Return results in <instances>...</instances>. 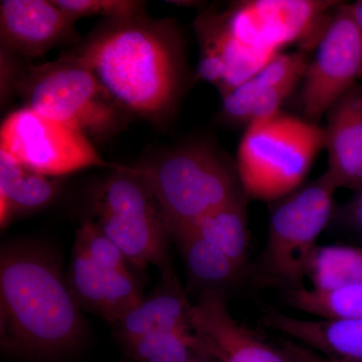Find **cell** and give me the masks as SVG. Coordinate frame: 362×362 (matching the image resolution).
I'll return each instance as SVG.
<instances>
[{"instance_id": "1", "label": "cell", "mask_w": 362, "mask_h": 362, "mask_svg": "<svg viewBox=\"0 0 362 362\" xmlns=\"http://www.w3.org/2000/svg\"><path fill=\"white\" fill-rule=\"evenodd\" d=\"M65 54L92 71L126 113L153 123L173 115L185 76L182 40L173 21L106 20Z\"/></svg>"}, {"instance_id": "2", "label": "cell", "mask_w": 362, "mask_h": 362, "mask_svg": "<svg viewBox=\"0 0 362 362\" xmlns=\"http://www.w3.org/2000/svg\"><path fill=\"white\" fill-rule=\"evenodd\" d=\"M84 332L80 305L58 256L42 245L13 243L0 254V334L6 349L52 356Z\"/></svg>"}, {"instance_id": "3", "label": "cell", "mask_w": 362, "mask_h": 362, "mask_svg": "<svg viewBox=\"0 0 362 362\" xmlns=\"http://www.w3.org/2000/svg\"><path fill=\"white\" fill-rule=\"evenodd\" d=\"M2 90L11 88L25 107L66 124L89 138L118 134L129 114L119 108L94 74L62 54L40 65H13L9 54L1 65Z\"/></svg>"}, {"instance_id": "4", "label": "cell", "mask_w": 362, "mask_h": 362, "mask_svg": "<svg viewBox=\"0 0 362 362\" xmlns=\"http://www.w3.org/2000/svg\"><path fill=\"white\" fill-rule=\"evenodd\" d=\"M130 168L153 195L170 233L246 197L237 165L204 142L180 145Z\"/></svg>"}, {"instance_id": "5", "label": "cell", "mask_w": 362, "mask_h": 362, "mask_svg": "<svg viewBox=\"0 0 362 362\" xmlns=\"http://www.w3.org/2000/svg\"><path fill=\"white\" fill-rule=\"evenodd\" d=\"M324 146V128L305 118L280 112L266 122L247 124L235 163L244 194L263 202L292 194Z\"/></svg>"}, {"instance_id": "6", "label": "cell", "mask_w": 362, "mask_h": 362, "mask_svg": "<svg viewBox=\"0 0 362 362\" xmlns=\"http://www.w3.org/2000/svg\"><path fill=\"white\" fill-rule=\"evenodd\" d=\"M337 189L324 173L277 201L259 263L262 282L286 291L304 287L317 240L332 220Z\"/></svg>"}, {"instance_id": "7", "label": "cell", "mask_w": 362, "mask_h": 362, "mask_svg": "<svg viewBox=\"0 0 362 362\" xmlns=\"http://www.w3.org/2000/svg\"><path fill=\"white\" fill-rule=\"evenodd\" d=\"M90 218L119 247L135 268L165 266L171 233L148 187L130 166L115 173L96 187Z\"/></svg>"}, {"instance_id": "8", "label": "cell", "mask_w": 362, "mask_h": 362, "mask_svg": "<svg viewBox=\"0 0 362 362\" xmlns=\"http://www.w3.org/2000/svg\"><path fill=\"white\" fill-rule=\"evenodd\" d=\"M0 149L25 168L59 177L90 168H113L81 131L23 107L1 124Z\"/></svg>"}, {"instance_id": "9", "label": "cell", "mask_w": 362, "mask_h": 362, "mask_svg": "<svg viewBox=\"0 0 362 362\" xmlns=\"http://www.w3.org/2000/svg\"><path fill=\"white\" fill-rule=\"evenodd\" d=\"M362 78V37L351 4H340L318 42L303 78L300 104L304 118L317 123Z\"/></svg>"}, {"instance_id": "10", "label": "cell", "mask_w": 362, "mask_h": 362, "mask_svg": "<svg viewBox=\"0 0 362 362\" xmlns=\"http://www.w3.org/2000/svg\"><path fill=\"white\" fill-rule=\"evenodd\" d=\"M337 6L329 1L245 2L225 13L230 35L247 49L274 57L278 49L293 40L308 39L324 13Z\"/></svg>"}, {"instance_id": "11", "label": "cell", "mask_w": 362, "mask_h": 362, "mask_svg": "<svg viewBox=\"0 0 362 362\" xmlns=\"http://www.w3.org/2000/svg\"><path fill=\"white\" fill-rule=\"evenodd\" d=\"M76 21L52 0H2L1 49L18 58L33 59L62 45L78 44Z\"/></svg>"}, {"instance_id": "12", "label": "cell", "mask_w": 362, "mask_h": 362, "mask_svg": "<svg viewBox=\"0 0 362 362\" xmlns=\"http://www.w3.org/2000/svg\"><path fill=\"white\" fill-rule=\"evenodd\" d=\"M192 332L206 356L220 362H292L235 320L223 296L206 289L190 309Z\"/></svg>"}, {"instance_id": "13", "label": "cell", "mask_w": 362, "mask_h": 362, "mask_svg": "<svg viewBox=\"0 0 362 362\" xmlns=\"http://www.w3.org/2000/svg\"><path fill=\"white\" fill-rule=\"evenodd\" d=\"M68 282L80 307L97 312L114 326L143 300L128 265L90 258L76 246Z\"/></svg>"}, {"instance_id": "14", "label": "cell", "mask_w": 362, "mask_h": 362, "mask_svg": "<svg viewBox=\"0 0 362 362\" xmlns=\"http://www.w3.org/2000/svg\"><path fill=\"white\" fill-rule=\"evenodd\" d=\"M325 171L337 188H362V85L356 84L327 113Z\"/></svg>"}, {"instance_id": "15", "label": "cell", "mask_w": 362, "mask_h": 362, "mask_svg": "<svg viewBox=\"0 0 362 362\" xmlns=\"http://www.w3.org/2000/svg\"><path fill=\"white\" fill-rule=\"evenodd\" d=\"M268 329L323 356L362 362V319H303L269 310L261 319Z\"/></svg>"}, {"instance_id": "16", "label": "cell", "mask_w": 362, "mask_h": 362, "mask_svg": "<svg viewBox=\"0 0 362 362\" xmlns=\"http://www.w3.org/2000/svg\"><path fill=\"white\" fill-rule=\"evenodd\" d=\"M189 303L171 272H166V283L157 293L133 307L116 324L124 343L157 331H192Z\"/></svg>"}, {"instance_id": "17", "label": "cell", "mask_w": 362, "mask_h": 362, "mask_svg": "<svg viewBox=\"0 0 362 362\" xmlns=\"http://www.w3.org/2000/svg\"><path fill=\"white\" fill-rule=\"evenodd\" d=\"M61 183L54 177L33 173L0 149V223L6 228L16 216L33 213L51 204Z\"/></svg>"}, {"instance_id": "18", "label": "cell", "mask_w": 362, "mask_h": 362, "mask_svg": "<svg viewBox=\"0 0 362 362\" xmlns=\"http://www.w3.org/2000/svg\"><path fill=\"white\" fill-rule=\"evenodd\" d=\"M309 63L303 51L278 52L258 73L223 96V116L230 122L249 123L259 98L277 86L303 78Z\"/></svg>"}, {"instance_id": "19", "label": "cell", "mask_w": 362, "mask_h": 362, "mask_svg": "<svg viewBox=\"0 0 362 362\" xmlns=\"http://www.w3.org/2000/svg\"><path fill=\"white\" fill-rule=\"evenodd\" d=\"M247 199L244 197L230 202L180 228H192L216 245L240 270L244 271L250 249Z\"/></svg>"}, {"instance_id": "20", "label": "cell", "mask_w": 362, "mask_h": 362, "mask_svg": "<svg viewBox=\"0 0 362 362\" xmlns=\"http://www.w3.org/2000/svg\"><path fill=\"white\" fill-rule=\"evenodd\" d=\"M171 235L177 240L187 270L197 282L216 287L230 284L242 275L225 252L192 228H180Z\"/></svg>"}, {"instance_id": "21", "label": "cell", "mask_w": 362, "mask_h": 362, "mask_svg": "<svg viewBox=\"0 0 362 362\" xmlns=\"http://www.w3.org/2000/svg\"><path fill=\"white\" fill-rule=\"evenodd\" d=\"M306 278L312 289L331 291L362 281V247L318 246L312 255Z\"/></svg>"}, {"instance_id": "22", "label": "cell", "mask_w": 362, "mask_h": 362, "mask_svg": "<svg viewBox=\"0 0 362 362\" xmlns=\"http://www.w3.org/2000/svg\"><path fill=\"white\" fill-rule=\"evenodd\" d=\"M283 301L290 308L316 318L362 319V281L331 291L306 287L288 290Z\"/></svg>"}, {"instance_id": "23", "label": "cell", "mask_w": 362, "mask_h": 362, "mask_svg": "<svg viewBox=\"0 0 362 362\" xmlns=\"http://www.w3.org/2000/svg\"><path fill=\"white\" fill-rule=\"evenodd\" d=\"M125 345L138 362H192L209 358L192 331H157Z\"/></svg>"}, {"instance_id": "24", "label": "cell", "mask_w": 362, "mask_h": 362, "mask_svg": "<svg viewBox=\"0 0 362 362\" xmlns=\"http://www.w3.org/2000/svg\"><path fill=\"white\" fill-rule=\"evenodd\" d=\"M52 2L76 21L90 16H105L107 20L146 16V2L138 0H52Z\"/></svg>"}, {"instance_id": "25", "label": "cell", "mask_w": 362, "mask_h": 362, "mask_svg": "<svg viewBox=\"0 0 362 362\" xmlns=\"http://www.w3.org/2000/svg\"><path fill=\"white\" fill-rule=\"evenodd\" d=\"M330 225L362 237V188L349 201L335 207Z\"/></svg>"}, {"instance_id": "26", "label": "cell", "mask_w": 362, "mask_h": 362, "mask_svg": "<svg viewBox=\"0 0 362 362\" xmlns=\"http://www.w3.org/2000/svg\"><path fill=\"white\" fill-rule=\"evenodd\" d=\"M283 352L292 362H352L323 356L291 340L284 343Z\"/></svg>"}, {"instance_id": "27", "label": "cell", "mask_w": 362, "mask_h": 362, "mask_svg": "<svg viewBox=\"0 0 362 362\" xmlns=\"http://www.w3.org/2000/svg\"><path fill=\"white\" fill-rule=\"evenodd\" d=\"M352 14L362 37V0L351 4Z\"/></svg>"}, {"instance_id": "28", "label": "cell", "mask_w": 362, "mask_h": 362, "mask_svg": "<svg viewBox=\"0 0 362 362\" xmlns=\"http://www.w3.org/2000/svg\"><path fill=\"white\" fill-rule=\"evenodd\" d=\"M209 359H211V358H199V359H197V361H194L192 362H211L209 361Z\"/></svg>"}]
</instances>
